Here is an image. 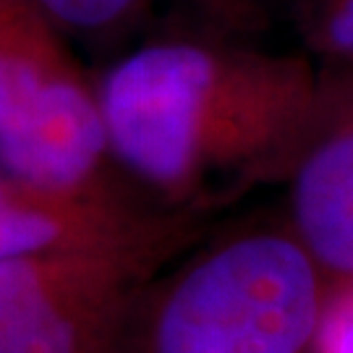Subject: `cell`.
<instances>
[{"label": "cell", "mask_w": 353, "mask_h": 353, "mask_svg": "<svg viewBox=\"0 0 353 353\" xmlns=\"http://www.w3.org/2000/svg\"><path fill=\"white\" fill-rule=\"evenodd\" d=\"M322 267L293 230L217 243L137 309L123 353H312Z\"/></svg>", "instance_id": "obj_2"}, {"label": "cell", "mask_w": 353, "mask_h": 353, "mask_svg": "<svg viewBox=\"0 0 353 353\" xmlns=\"http://www.w3.org/2000/svg\"><path fill=\"white\" fill-rule=\"evenodd\" d=\"M65 37H108L152 11L160 0H37Z\"/></svg>", "instance_id": "obj_7"}, {"label": "cell", "mask_w": 353, "mask_h": 353, "mask_svg": "<svg viewBox=\"0 0 353 353\" xmlns=\"http://www.w3.org/2000/svg\"><path fill=\"white\" fill-rule=\"evenodd\" d=\"M97 84L37 0H0V165L39 189L115 194Z\"/></svg>", "instance_id": "obj_3"}, {"label": "cell", "mask_w": 353, "mask_h": 353, "mask_svg": "<svg viewBox=\"0 0 353 353\" xmlns=\"http://www.w3.org/2000/svg\"><path fill=\"white\" fill-rule=\"evenodd\" d=\"M301 29L325 71L353 74V0H306Z\"/></svg>", "instance_id": "obj_8"}, {"label": "cell", "mask_w": 353, "mask_h": 353, "mask_svg": "<svg viewBox=\"0 0 353 353\" xmlns=\"http://www.w3.org/2000/svg\"><path fill=\"white\" fill-rule=\"evenodd\" d=\"M191 214L137 239L0 259V353H121L154 272L191 239Z\"/></svg>", "instance_id": "obj_4"}, {"label": "cell", "mask_w": 353, "mask_h": 353, "mask_svg": "<svg viewBox=\"0 0 353 353\" xmlns=\"http://www.w3.org/2000/svg\"><path fill=\"white\" fill-rule=\"evenodd\" d=\"M288 207L293 236L322 272L353 278V74L325 71L314 123L290 163Z\"/></svg>", "instance_id": "obj_5"}, {"label": "cell", "mask_w": 353, "mask_h": 353, "mask_svg": "<svg viewBox=\"0 0 353 353\" xmlns=\"http://www.w3.org/2000/svg\"><path fill=\"white\" fill-rule=\"evenodd\" d=\"M312 353H353V278L341 280L322 303Z\"/></svg>", "instance_id": "obj_9"}, {"label": "cell", "mask_w": 353, "mask_h": 353, "mask_svg": "<svg viewBox=\"0 0 353 353\" xmlns=\"http://www.w3.org/2000/svg\"><path fill=\"white\" fill-rule=\"evenodd\" d=\"M322 92V65L303 55L199 39L150 42L97 81L115 163L186 210L290 168Z\"/></svg>", "instance_id": "obj_1"}, {"label": "cell", "mask_w": 353, "mask_h": 353, "mask_svg": "<svg viewBox=\"0 0 353 353\" xmlns=\"http://www.w3.org/2000/svg\"><path fill=\"white\" fill-rule=\"evenodd\" d=\"M178 212H152L115 194L39 189L0 165V259L144 236Z\"/></svg>", "instance_id": "obj_6"}]
</instances>
